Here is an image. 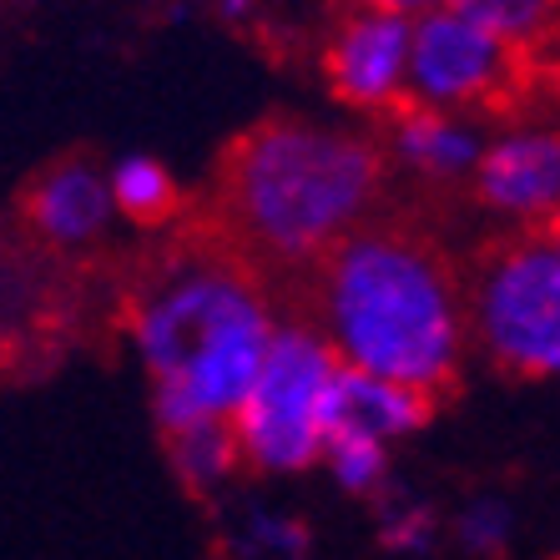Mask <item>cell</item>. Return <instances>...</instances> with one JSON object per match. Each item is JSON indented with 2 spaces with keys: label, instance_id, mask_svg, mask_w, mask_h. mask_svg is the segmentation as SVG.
<instances>
[{
  "label": "cell",
  "instance_id": "obj_1",
  "mask_svg": "<svg viewBox=\"0 0 560 560\" xmlns=\"http://www.w3.org/2000/svg\"><path fill=\"white\" fill-rule=\"evenodd\" d=\"M318 318L343 369L440 399L465 369V278L434 237L374 218L313 268Z\"/></svg>",
  "mask_w": 560,
  "mask_h": 560
},
{
  "label": "cell",
  "instance_id": "obj_2",
  "mask_svg": "<svg viewBox=\"0 0 560 560\" xmlns=\"http://www.w3.org/2000/svg\"><path fill=\"white\" fill-rule=\"evenodd\" d=\"M389 167L374 131L268 117L228 147L218 172L222 228L243 258L318 268L384 208Z\"/></svg>",
  "mask_w": 560,
  "mask_h": 560
},
{
  "label": "cell",
  "instance_id": "obj_3",
  "mask_svg": "<svg viewBox=\"0 0 560 560\" xmlns=\"http://www.w3.org/2000/svg\"><path fill=\"white\" fill-rule=\"evenodd\" d=\"M278 313L237 253H177L131 299V349L142 359L162 434L228 424L258 374Z\"/></svg>",
  "mask_w": 560,
  "mask_h": 560
},
{
  "label": "cell",
  "instance_id": "obj_4",
  "mask_svg": "<svg viewBox=\"0 0 560 560\" xmlns=\"http://www.w3.org/2000/svg\"><path fill=\"white\" fill-rule=\"evenodd\" d=\"M339 378V359L324 334L303 318H278L268 353L228 430L237 440V459L253 475L288 480L318 469L328 440V394Z\"/></svg>",
  "mask_w": 560,
  "mask_h": 560
},
{
  "label": "cell",
  "instance_id": "obj_5",
  "mask_svg": "<svg viewBox=\"0 0 560 560\" xmlns=\"http://www.w3.org/2000/svg\"><path fill=\"white\" fill-rule=\"evenodd\" d=\"M469 343L515 378H560V253L546 233H510L465 283Z\"/></svg>",
  "mask_w": 560,
  "mask_h": 560
},
{
  "label": "cell",
  "instance_id": "obj_6",
  "mask_svg": "<svg viewBox=\"0 0 560 560\" xmlns=\"http://www.w3.org/2000/svg\"><path fill=\"white\" fill-rule=\"evenodd\" d=\"M521 56L505 51L459 11H434L409 21V81L405 102L430 112H480L515 81Z\"/></svg>",
  "mask_w": 560,
  "mask_h": 560
},
{
  "label": "cell",
  "instance_id": "obj_7",
  "mask_svg": "<svg viewBox=\"0 0 560 560\" xmlns=\"http://www.w3.org/2000/svg\"><path fill=\"white\" fill-rule=\"evenodd\" d=\"M469 192L475 208L505 222L510 233H546L560 218V127L515 121L490 131Z\"/></svg>",
  "mask_w": 560,
  "mask_h": 560
},
{
  "label": "cell",
  "instance_id": "obj_8",
  "mask_svg": "<svg viewBox=\"0 0 560 560\" xmlns=\"http://www.w3.org/2000/svg\"><path fill=\"white\" fill-rule=\"evenodd\" d=\"M324 81L339 106L384 121L394 106H405L409 21L359 0L324 46Z\"/></svg>",
  "mask_w": 560,
  "mask_h": 560
},
{
  "label": "cell",
  "instance_id": "obj_9",
  "mask_svg": "<svg viewBox=\"0 0 560 560\" xmlns=\"http://www.w3.org/2000/svg\"><path fill=\"white\" fill-rule=\"evenodd\" d=\"M490 131L469 112H430V106H394L378 131L384 167L405 172L424 187H455L475 177Z\"/></svg>",
  "mask_w": 560,
  "mask_h": 560
},
{
  "label": "cell",
  "instance_id": "obj_10",
  "mask_svg": "<svg viewBox=\"0 0 560 560\" xmlns=\"http://www.w3.org/2000/svg\"><path fill=\"white\" fill-rule=\"evenodd\" d=\"M21 212H26L31 237L56 253L96 248L117 222L112 192H106V167H96L86 156H66V162L36 172V183L21 197Z\"/></svg>",
  "mask_w": 560,
  "mask_h": 560
},
{
  "label": "cell",
  "instance_id": "obj_11",
  "mask_svg": "<svg viewBox=\"0 0 560 560\" xmlns=\"http://www.w3.org/2000/svg\"><path fill=\"white\" fill-rule=\"evenodd\" d=\"M434 415L430 394H415L405 384H389V378L359 374V369H343L334 378V394H328V434H353V440H374L384 450H394L399 440H415Z\"/></svg>",
  "mask_w": 560,
  "mask_h": 560
},
{
  "label": "cell",
  "instance_id": "obj_12",
  "mask_svg": "<svg viewBox=\"0 0 560 560\" xmlns=\"http://www.w3.org/2000/svg\"><path fill=\"white\" fill-rule=\"evenodd\" d=\"M106 192L117 218L137 222V228H162L167 218H177L183 208V183L177 172L152 152H127L106 167Z\"/></svg>",
  "mask_w": 560,
  "mask_h": 560
},
{
  "label": "cell",
  "instance_id": "obj_13",
  "mask_svg": "<svg viewBox=\"0 0 560 560\" xmlns=\"http://www.w3.org/2000/svg\"><path fill=\"white\" fill-rule=\"evenodd\" d=\"M167 440V459L177 469V480L197 495H218L222 485L233 480L243 459H237V440L228 424H192V430L162 434Z\"/></svg>",
  "mask_w": 560,
  "mask_h": 560
},
{
  "label": "cell",
  "instance_id": "obj_14",
  "mask_svg": "<svg viewBox=\"0 0 560 560\" xmlns=\"http://www.w3.org/2000/svg\"><path fill=\"white\" fill-rule=\"evenodd\" d=\"M450 11H459L485 36H495L505 51L521 56L550 36V26H556V15H560V0H450Z\"/></svg>",
  "mask_w": 560,
  "mask_h": 560
},
{
  "label": "cell",
  "instance_id": "obj_15",
  "mask_svg": "<svg viewBox=\"0 0 560 560\" xmlns=\"http://www.w3.org/2000/svg\"><path fill=\"white\" fill-rule=\"evenodd\" d=\"M389 455L384 444L374 440H353V434H328L324 440V455H318V469H328V480L339 485L343 495L353 500H369L384 490L389 480Z\"/></svg>",
  "mask_w": 560,
  "mask_h": 560
},
{
  "label": "cell",
  "instance_id": "obj_16",
  "mask_svg": "<svg viewBox=\"0 0 560 560\" xmlns=\"http://www.w3.org/2000/svg\"><path fill=\"white\" fill-rule=\"evenodd\" d=\"M510 535H515V515H510L500 500H475V505H465L455 515V540H459V550L475 560L505 556Z\"/></svg>",
  "mask_w": 560,
  "mask_h": 560
},
{
  "label": "cell",
  "instance_id": "obj_17",
  "mask_svg": "<svg viewBox=\"0 0 560 560\" xmlns=\"http://www.w3.org/2000/svg\"><path fill=\"white\" fill-rule=\"evenodd\" d=\"M434 540H440V521L419 505L394 510L389 521H384V546L399 550V556H430Z\"/></svg>",
  "mask_w": 560,
  "mask_h": 560
},
{
  "label": "cell",
  "instance_id": "obj_18",
  "mask_svg": "<svg viewBox=\"0 0 560 560\" xmlns=\"http://www.w3.org/2000/svg\"><path fill=\"white\" fill-rule=\"evenodd\" d=\"M369 5L405 15V21H419V15H434V11H450V0H369Z\"/></svg>",
  "mask_w": 560,
  "mask_h": 560
},
{
  "label": "cell",
  "instance_id": "obj_19",
  "mask_svg": "<svg viewBox=\"0 0 560 560\" xmlns=\"http://www.w3.org/2000/svg\"><path fill=\"white\" fill-rule=\"evenodd\" d=\"M253 15V0H218V21L222 26H243Z\"/></svg>",
  "mask_w": 560,
  "mask_h": 560
},
{
  "label": "cell",
  "instance_id": "obj_20",
  "mask_svg": "<svg viewBox=\"0 0 560 560\" xmlns=\"http://www.w3.org/2000/svg\"><path fill=\"white\" fill-rule=\"evenodd\" d=\"M546 237H550V243H556V253H560V218H556V222H550V228H546Z\"/></svg>",
  "mask_w": 560,
  "mask_h": 560
}]
</instances>
